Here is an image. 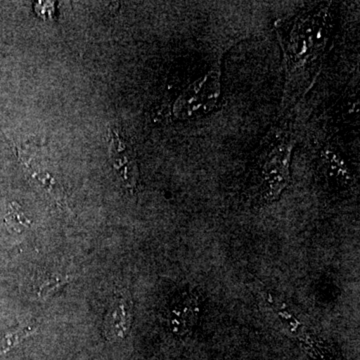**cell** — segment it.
Wrapping results in <instances>:
<instances>
[{
    "label": "cell",
    "mask_w": 360,
    "mask_h": 360,
    "mask_svg": "<svg viewBox=\"0 0 360 360\" xmlns=\"http://www.w3.org/2000/svg\"><path fill=\"white\" fill-rule=\"evenodd\" d=\"M132 307L129 298L120 296L106 314L104 333L108 340H123L131 326Z\"/></svg>",
    "instance_id": "obj_5"
},
{
    "label": "cell",
    "mask_w": 360,
    "mask_h": 360,
    "mask_svg": "<svg viewBox=\"0 0 360 360\" xmlns=\"http://www.w3.org/2000/svg\"><path fill=\"white\" fill-rule=\"evenodd\" d=\"M322 165L328 170L331 176L340 177V179H349L348 168L345 161L333 149L326 148L321 153Z\"/></svg>",
    "instance_id": "obj_9"
},
{
    "label": "cell",
    "mask_w": 360,
    "mask_h": 360,
    "mask_svg": "<svg viewBox=\"0 0 360 360\" xmlns=\"http://www.w3.org/2000/svg\"><path fill=\"white\" fill-rule=\"evenodd\" d=\"M4 224H6L9 231L21 233L25 229L32 226V220L26 217L21 206L18 202H11L9 205L8 212L4 217Z\"/></svg>",
    "instance_id": "obj_8"
},
{
    "label": "cell",
    "mask_w": 360,
    "mask_h": 360,
    "mask_svg": "<svg viewBox=\"0 0 360 360\" xmlns=\"http://www.w3.org/2000/svg\"><path fill=\"white\" fill-rule=\"evenodd\" d=\"M72 281V276H63L59 274H47L42 277L37 284V297L41 300H47Z\"/></svg>",
    "instance_id": "obj_7"
},
{
    "label": "cell",
    "mask_w": 360,
    "mask_h": 360,
    "mask_svg": "<svg viewBox=\"0 0 360 360\" xmlns=\"http://www.w3.org/2000/svg\"><path fill=\"white\" fill-rule=\"evenodd\" d=\"M292 139H285L269 151L262 170L265 198L274 200L288 186L290 179V162L292 155Z\"/></svg>",
    "instance_id": "obj_3"
},
{
    "label": "cell",
    "mask_w": 360,
    "mask_h": 360,
    "mask_svg": "<svg viewBox=\"0 0 360 360\" xmlns=\"http://www.w3.org/2000/svg\"><path fill=\"white\" fill-rule=\"evenodd\" d=\"M328 8L324 6L305 13L291 30L286 59L291 75L309 63L326 46L328 35Z\"/></svg>",
    "instance_id": "obj_1"
},
{
    "label": "cell",
    "mask_w": 360,
    "mask_h": 360,
    "mask_svg": "<svg viewBox=\"0 0 360 360\" xmlns=\"http://www.w3.org/2000/svg\"><path fill=\"white\" fill-rule=\"evenodd\" d=\"M221 96L219 66L208 70L184 90L175 101L174 112L180 120H194L212 112Z\"/></svg>",
    "instance_id": "obj_2"
},
{
    "label": "cell",
    "mask_w": 360,
    "mask_h": 360,
    "mask_svg": "<svg viewBox=\"0 0 360 360\" xmlns=\"http://www.w3.org/2000/svg\"><path fill=\"white\" fill-rule=\"evenodd\" d=\"M110 158L113 169L120 175L123 186L134 193L137 188L139 169L134 148L125 141L120 130L110 129Z\"/></svg>",
    "instance_id": "obj_4"
},
{
    "label": "cell",
    "mask_w": 360,
    "mask_h": 360,
    "mask_svg": "<svg viewBox=\"0 0 360 360\" xmlns=\"http://www.w3.org/2000/svg\"><path fill=\"white\" fill-rule=\"evenodd\" d=\"M37 323H25L18 328L11 329L0 338V356L6 354L14 347L20 345L25 338L32 335L37 331Z\"/></svg>",
    "instance_id": "obj_6"
}]
</instances>
